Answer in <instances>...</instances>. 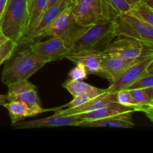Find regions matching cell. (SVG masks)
Returning <instances> with one entry per match:
<instances>
[{"label":"cell","instance_id":"ba28073f","mask_svg":"<svg viewBox=\"0 0 153 153\" xmlns=\"http://www.w3.org/2000/svg\"><path fill=\"white\" fill-rule=\"evenodd\" d=\"M7 87L8 91L6 95L7 102L19 101L24 103L34 112L35 116L39 114L51 111H55L60 109L59 107L55 108H43L37 94V87L28 82V79L10 84L7 85Z\"/></svg>","mask_w":153,"mask_h":153},{"label":"cell","instance_id":"4fadbf2b","mask_svg":"<svg viewBox=\"0 0 153 153\" xmlns=\"http://www.w3.org/2000/svg\"><path fill=\"white\" fill-rule=\"evenodd\" d=\"M153 62V55L145 57L137 62L130 66L123 74L115 81L111 84L107 88L108 92L117 93L123 89H127L139 76L147 70L148 67Z\"/></svg>","mask_w":153,"mask_h":153},{"label":"cell","instance_id":"1f68e13d","mask_svg":"<svg viewBox=\"0 0 153 153\" xmlns=\"http://www.w3.org/2000/svg\"><path fill=\"white\" fill-rule=\"evenodd\" d=\"M7 102V96L3 95V94H0V105L4 106V105Z\"/></svg>","mask_w":153,"mask_h":153},{"label":"cell","instance_id":"d6986e66","mask_svg":"<svg viewBox=\"0 0 153 153\" xmlns=\"http://www.w3.org/2000/svg\"><path fill=\"white\" fill-rule=\"evenodd\" d=\"M62 87L67 90L73 97H76L82 94H87L96 97L108 91L107 89H102V88L92 86L89 84L85 83L83 81L72 80L70 79L63 84Z\"/></svg>","mask_w":153,"mask_h":153},{"label":"cell","instance_id":"277c9868","mask_svg":"<svg viewBox=\"0 0 153 153\" xmlns=\"http://www.w3.org/2000/svg\"><path fill=\"white\" fill-rule=\"evenodd\" d=\"M72 13L82 26L111 20L117 15L104 0H76L72 4Z\"/></svg>","mask_w":153,"mask_h":153},{"label":"cell","instance_id":"44dd1931","mask_svg":"<svg viewBox=\"0 0 153 153\" xmlns=\"http://www.w3.org/2000/svg\"><path fill=\"white\" fill-rule=\"evenodd\" d=\"M47 4L48 0H27L28 13V27L27 32L32 28L40 19L46 10Z\"/></svg>","mask_w":153,"mask_h":153},{"label":"cell","instance_id":"6da1fadb","mask_svg":"<svg viewBox=\"0 0 153 153\" xmlns=\"http://www.w3.org/2000/svg\"><path fill=\"white\" fill-rule=\"evenodd\" d=\"M46 64L31 49L29 41L21 40L10 58L4 61L1 82L7 86L26 80Z\"/></svg>","mask_w":153,"mask_h":153},{"label":"cell","instance_id":"7402d4cb","mask_svg":"<svg viewBox=\"0 0 153 153\" xmlns=\"http://www.w3.org/2000/svg\"><path fill=\"white\" fill-rule=\"evenodd\" d=\"M128 12L137 19L153 25V7L143 1H140L131 6Z\"/></svg>","mask_w":153,"mask_h":153},{"label":"cell","instance_id":"83f0119b","mask_svg":"<svg viewBox=\"0 0 153 153\" xmlns=\"http://www.w3.org/2000/svg\"><path fill=\"white\" fill-rule=\"evenodd\" d=\"M69 79L72 80L76 81H84L88 78V73L85 67L81 64H76L75 67H73L71 71L69 73Z\"/></svg>","mask_w":153,"mask_h":153},{"label":"cell","instance_id":"7c38bea8","mask_svg":"<svg viewBox=\"0 0 153 153\" xmlns=\"http://www.w3.org/2000/svg\"><path fill=\"white\" fill-rule=\"evenodd\" d=\"M141 59L142 58L128 59L121 58L117 55L104 53L102 61L101 70L97 76L107 79L111 85L114 83L130 66Z\"/></svg>","mask_w":153,"mask_h":153},{"label":"cell","instance_id":"603a6c76","mask_svg":"<svg viewBox=\"0 0 153 153\" xmlns=\"http://www.w3.org/2000/svg\"><path fill=\"white\" fill-rule=\"evenodd\" d=\"M150 87H153V62L149 64L147 70L139 76L131 85L128 87L127 89H141Z\"/></svg>","mask_w":153,"mask_h":153},{"label":"cell","instance_id":"4316f807","mask_svg":"<svg viewBox=\"0 0 153 153\" xmlns=\"http://www.w3.org/2000/svg\"><path fill=\"white\" fill-rule=\"evenodd\" d=\"M93 98H94V97L87 94H80V95H77L76 97H73V100L71 102L62 106H60L59 108H73L78 107V106H80L82 105L85 104V102H87L89 101L90 100Z\"/></svg>","mask_w":153,"mask_h":153},{"label":"cell","instance_id":"f1b7e54d","mask_svg":"<svg viewBox=\"0 0 153 153\" xmlns=\"http://www.w3.org/2000/svg\"><path fill=\"white\" fill-rule=\"evenodd\" d=\"M7 1V0H0V19H1L3 13L4 11V9H5Z\"/></svg>","mask_w":153,"mask_h":153},{"label":"cell","instance_id":"9c48e42d","mask_svg":"<svg viewBox=\"0 0 153 153\" xmlns=\"http://www.w3.org/2000/svg\"><path fill=\"white\" fill-rule=\"evenodd\" d=\"M84 120L78 115H60L54 114L52 116L42 119L17 122L11 124V126L16 129H28V128H53L61 126H79Z\"/></svg>","mask_w":153,"mask_h":153},{"label":"cell","instance_id":"7a4b0ae2","mask_svg":"<svg viewBox=\"0 0 153 153\" xmlns=\"http://www.w3.org/2000/svg\"><path fill=\"white\" fill-rule=\"evenodd\" d=\"M28 27L27 0H7L0 19V28L4 35L17 44L26 34Z\"/></svg>","mask_w":153,"mask_h":153},{"label":"cell","instance_id":"ac0fdd59","mask_svg":"<svg viewBox=\"0 0 153 153\" xmlns=\"http://www.w3.org/2000/svg\"><path fill=\"white\" fill-rule=\"evenodd\" d=\"M132 98L138 106L140 111L143 112L147 117L153 120V87L141 89L129 90Z\"/></svg>","mask_w":153,"mask_h":153},{"label":"cell","instance_id":"d4e9b609","mask_svg":"<svg viewBox=\"0 0 153 153\" xmlns=\"http://www.w3.org/2000/svg\"><path fill=\"white\" fill-rule=\"evenodd\" d=\"M16 46L17 44L10 40H7L0 46V65L4 64V61L10 58L14 52Z\"/></svg>","mask_w":153,"mask_h":153},{"label":"cell","instance_id":"cb8c5ba5","mask_svg":"<svg viewBox=\"0 0 153 153\" xmlns=\"http://www.w3.org/2000/svg\"><path fill=\"white\" fill-rule=\"evenodd\" d=\"M117 102L122 105L134 109L136 111H140V109L133 100L129 90L123 89L117 91Z\"/></svg>","mask_w":153,"mask_h":153},{"label":"cell","instance_id":"2e32d148","mask_svg":"<svg viewBox=\"0 0 153 153\" xmlns=\"http://www.w3.org/2000/svg\"><path fill=\"white\" fill-rule=\"evenodd\" d=\"M132 112L115 115L109 117L94 120H83L80 123L79 126L91 127V128H132L134 123L132 121Z\"/></svg>","mask_w":153,"mask_h":153},{"label":"cell","instance_id":"484cf974","mask_svg":"<svg viewBox=\"0 0 153 153\" xmlns=\"http://www.w3.org/2000/svg\"><path fill=\"white\" fill-rule=\"evenodd\" d=\"M106 4L110 6L111 8L116 13H126L129 11L131 6L127 3L126 0H104Z\"/></svg>","mask_w":153,"mask_h":153},{"label":"cell","instance_id":"5bb4252c","mask_svg":"<svg viewBox=\"0 0 153 153\" xmlns=\"http://www.w3.org/2000/svg\"><path fill=\"white\" fill-rule=\"evenodd\" d=\"M113 102H117V93L107 91L102 95L91 99L82 105L73 108H61L55 111V113L60 115L79 114L86 113V112L102 108L105 107Z\"/></svg>","mask_w":153,"mask_h":153},{"label":"cell","instance_id":"e0dca14e","mask_svg":"<svg viewBox=\"0 0 153 153\" xmlns=\"http://www.w3.org/2000/svg\"><path fill=\"white\" fill-rule=\"evenodd\" d=\"M134 111H136L131 108L122 105L118 102H113L102 108L76 115L82 117L84 120H94L102 119V118L109 117L115 116V115L122 114L128 113V112L134 113Z\"/></svg>","mask_w":153,"mask_h":153},{"label":"cell","instance_id":"5b68a950","mask_svg":"<svg viewBox=\"0 0 153 153\" xmlns=\"http://www.w3.org/2000/svg\"><path fill=\"white\" fill-rule=\"evenodd\" d=\"M72 3L55 19L43 34V37H58L70 50L72 45L87 31L90 26H82L76 22L72 13Z\"/></svg>","mask_w":153,"mask_h":153},{"label":"cell","instance_id":"d6a6232c","mask_svg":"<svg viewBox=\"0 0 153 153\" xmlns=\"http://www.w3.org/2000/svg\"><path fill=\"white\" fill-rule=\"evenodd\" d=\"M126 1L127 3H128V4L131 7V6H133L134 4H135L136 3L139 2L140 0H126Z\"/></svg>","mask_w":153,"mask_h":153},{"label":"cell","instance_id":"4dcf8cb0","mask_svg":"<svg viewBox=\"0 0 153 153\" xmlns=\"http://www.w3.org/2000/svg\"><path fill=\"white\" fill-rule=\"evenodd\" d=\"M7 40H8V39H7V37L4 35V34H3L2 31H1V28H0V46H1V45H2L4 42L7 41Z\"/></svg>","mask_w":153,"mask_h":153},{"label":"cell","instance_id":"30bf717a","mask_svg":"<svg viewBox=\"0 0 153 153\" xmlns=\"http://www.w3.org/2000/svg\"><path fill=\"white\" fill-rule=\"evenodd\" d=\"M29 46L34 52L47 64L63 59L70 51L64 42L58 37H51L44 41L29 42Z\"/></svg>","mask_w":153,"mask_h":153},{"label":"cell","instance_id":"8992f818","mask_svg":"<svg viewBox=\"0 0 153 153\" xmlns=\"http://www.w3.org/2000/svg\"><path fill=\"white\" fill-rule=\"evenodd\" d=\"M113 20L117 36H128L153 46V25L137 19L128 12L117 14Z\"/></svg>","mask_w":153,"mask_h":153},{"label":"cell","instance_id":"3957f363","mask_svg":"<svg viewBox=\"0 0 153 153\" xmlns=\"http://www.w3.org/2000/svg\"><path fill=\"white\" fill-rule=\"evenodd\" d=\"M116 36L113 19L91 25L72 45L69 52L75 53L89 51L104 53Z\"/></svg>","mask_w":153,"mask_h":153},{"label":"cell","instance_id":"f546056e","mask_svg":"<svg viewBox=\"0 0 153 153\" xmlns=\"http://www.w3.org/2000/svg\"><path fill=\"white\" fill-rule=\"evenodd\" d=\"M61 1V0H48V4H47V7H46V9L49 8V7H52V6H54L55 4H58V3L60 2Z\"/></svg>","mask_w":153,"mask_h":153},{"label":"cell","instance_id":"ffe728a7","mask_svg":"<svg viewBox=\"0 0 153 153\" xmlns=\"http://www.w3.org/2000/svg\"><path fill=\"white\" fill-rule=\"evenodd\" d=\"M4 107L8 111L9 116L11 120V124L19 122L28 117L35 116L34 112L21 102H7L4 105Z\"/></svg>","mask_w":153,"mask_h":153},{"label":"cell","instance_id":"9a60e30c","mask_svg":"<svg viewBox=\"0 0 153 153\" xmlns=\"http://www.w3.org/2000/svg\"><path fill=\"white\" fill-rule=\"evenodd\" d=\"M104 53L97 52H85L67 53L64 58L70 60L76 64H81L86 70L88 75H98L101 70L102 61Z\"/></svg>","mask_w":153,"mask_h":153},{"label":"cell","instance_id":"e575fe53","mask_svg":"<svg viewBox=\"0 0 153 153\" xmlns=\"http://www.w3.org/2000/svg\"><path fill=\"white\" fill-rule=\"evenodd\" d=\"M70 1H72V2H73H73H74V1H76V0H70Z\"/></svg>","mask_w":153,"mask_h":153},{"label":"cell","instance_id":"52a82bcc","mask_svg":"<svg viewBox=\"0 0 153 153\" xmlns=\"http://www.w3.org/2000/svg\"><path fill=\"white\" fill-rule=\"evenodd\" d=\"M104 53L128 59H139L153 55V46L125 35H117L108 45Z\"/></svg>","mask_w":153,"mask_h":153},{"label":"cell","instance_id":"8fae6325","mask_svg":"<svg viewBox=\"0 0 153 153\" xmlns=\"http://www.w3.org/2000/svg\"><path fill=\"white\" fill-rule=\"evenodd\" d=\"M72 3L73 2L70 0H61L58 4L46 9L41 16V17L40 18V19L37 21V23L25 34V35L21 40L31 42L34 41V40L37 38L43 37L45 31L48 29L51 24L58 17V15L66 7L70 6Z\"/></svg>","mask_w":153,"mask_h":153},{"label":"cell","instance_id":"836d02e7","mask_svg":"<svg viewBox=\"0 0 153 153\" xmlns=\"http://www.w3.org/2000/svg\"><path fill=\"white\" fill-rule=\"evenodd\" d=\"M140 1H143V2H145L146 4H147L149 6H150V7H153V6H152L153 0H140Z\"/></svg>","mask_w":153,"mask_h":153}]
</instances>
